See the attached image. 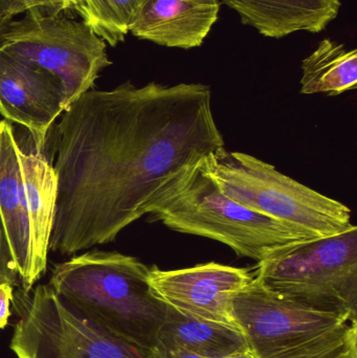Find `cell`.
Returning a JSON list of instances; mask_svg holds the SVG:
<instances>
[{"label":"cell","instance_id":"8fae6325","mask_svg":"<svg viewBox=\"0 0 357 358\" xmlns=\"http://www.w3.org/2000/svg\"><path fill=\"white\" fill-rule=\"evenodd\" d=\"M0 212L20 275L21 287L29 292L40 278L34 260L33 237L18 146L14 127L6 120L0 121Z\"/></svg>","mask_w":357,"mask_h":358},{"label":"cell","instance_id":"52a82bcc","mask_svg":"<svg viewBox=\"0 0 357 358\" xmlns=\"http://www.w3.org/2000/svg\"><path fill=\"white\" fill-rule=\"evenodd\" d=\"M0 50L58 80L68 108L90 90L101 71L111 64L106 42L84 21L39 10L12 21L1 36Z\"/></svg>","mask_w":357,"mask_h":358},{"label":"cell","instance_id":"277c9868","mask_svg":"<svg viewBox=\"0 0 357 358\" xmlns=\"http://www.w3.org/2000/svg\"><path fill=\"white\" fill-rule=\"evenodd\" d=\"M201 170L231 199L312 237H330L354 225L347 206L253 155L222 148L210 155Z\"/></svg>","mask_w":357,"mask_h":358},{"label":"cell","instance_id":"3957f363","mask_svg":"<svg viewBox=\"0 0 357 358\" xmlns=\"http://www.w3.org/2000/svg\"><path fill=\"white\" fill-rule=\"evenodd\" d=\"M232 313L254 358H357V322L286 300L256 277Z\"/></svg>","mask_w":357,"mask_h":358},{"label":"cell","instance_id":"4fadbf2b","mask_svg":"<svg viewBox=\"0 0 357 358\" xmlns=\"http://www.w3.org/2000/svg\"><path fill=\"white\" fill-rule=\"evenodd\" d=\"M14 136L22 169L36 273L41 278L46 271L50 252L48 245L57 198L56 174L52 164L46 157L45 146L38 144L27 128L20 132L14 130Z\"/></svg>","mask_w":357,"mask_h":358},{"label":"cell","instance_id":"ffe728a7","mask_svg":"<svg viewBox=\"0 0 357 358\" xmlns=\"http://www.w3.org/2000/svg\"><path fill=\"white\" fill-rule=\"evenodd\" d=\"M152 355L154 358H212L201 357V355L187 352V351L184 350H178V349H165L159 346L154 347V349L152 350ZM224 358H254V357L249 351V352L239 353V355Z\"/></svg>","mask_w":357,"mask_h":358},{"label":"cell","instance_id":"7402d4cb","mask_svg":"<svg viewBox=\"0 0 357 358\" xmlns=\"http://www.w3.org/2000/svg\"><path fill=\"white\" fill-rule=\"evenodd\" d=\"M13 20L10 19L6 18L3 14H2L1 10H0V39H1V36L3 35L4 31L8 29L10 23L12 22Z\"/></svg>","mask_w":357,"mask_h":358},{"label":"cell","instance_id":"6da1fadb","mask_svg":"<svg viewBox=\"0 0 357 358\" xmlns=\"http://www.w3.org/2000/svg\"><path fill=\"white\" fill-rule=\"evenodd\" d=\"M56 132L48 250L63 256L112 242L226 148L201 83L88 90Z\"/></svg>","mask_w":357,"mask_h":358},{"label":"cell","instance_id":"ac0fdd59","mask_svg":"<svg viewBox=\"0 0 357 358\" xmlns=\"http://www.w3.org/2000/svg\"><path fill=\"white\" fill-rule=\"evenodd\" d=\"M0 10L6 18L29 10H39L48 14H60L63 10H71L67 0H0Z\"/></svg>","mask_w":357,"mask_h":358},{"label":"cell","instance_id":"d6986e66","mask_svg":"<svg viewBox=\"0 0 357 358\" xmlns=\"http://www.w3.org/2000/svg\"><path fill=\"white\" fill-rule=\"evenodd\" d=\"M0 284H8L13 287L21 285L20 275L17 269L16 261H15L1 212H0Z\"/></svg>","mask_w":357,"mask_h":358},{"label":"cell","instance_id":"8992f818","mask_svg":"<svg viewBox=\"0 0 357 358\" xmlns=\"http://www.w3.org/2000/svg\"><path fill=\"white\" fill-rule=\"evenodd\" d=\"M255 277L286 300L357 322V227L287 246L258 263Z\"/></svg>","mask_w":357,"mask_h":358},{"label":"cell","instance_id":"44dd1931","mask_svg":"<svg viewBox=\"0 0 357 358\" xmlns=\"http://www.w3.org/2000/svg\"><path fill=\"white\" fill-rule=\"evenodd\" d=\"M13 298H14L13 286L8 284H0V329H3L8 325Z\"/></svg>","mask_w":357,"mask_h":358},{"label":"cell","instance_id":"2e32d148","mask_svg":"<svg viewBox=\"0 0 357 358\" xmlns=\"http://www.w3.org/2000/svg\"><path fill=\"white\" fill-rule=\"evenodd\" d=\"M301 94L339 96L357 85V50L324 39L302 63Z\"/></svg>","mask_w":357,"mask_h":358},{"label":"cell","instance_id":"603a6c76","mask_svg":"<svg viewBox=\"0 0 357 358\" xmlns=\"http://www.w3.org/2000/svg\"><path fill=\"white\" fill-rule=\"evenodd\" d=\"M68 1L69 8H73V10L79 12L81 8L82 4H83L84 0H67Z\"/></svg>","mask_w":357,"mask_h":358},{"label":"cell","instance_id":"5b68a950","mask_svg":"<svg viewBox=\"0 0 357 358\" xmlns=\"http://www.w3.org/2000/svg\"><path fill=\"white\" fill-rule=\"evenodd\" d=\"M149 215L172 231L215 240L258 263L287 246L314 239L231 199L201 167Z\"/></svg>","mask_w":357,"mask_h":358},{"label":"cell","instance_id":"ba28073f","mask_svg":"<svg viewBox=\"0 0 357 358\" xmlns=\"http://www.w3.org/2000/svg\"><path fill=\"white\" fill-rule=\"evenodd\" d=\"M13 301L20 320L10 349L18 358H154L82 317L48 284Z\"/></svg>","mask_w":357,"mask_h":358},{"label":"cell","instance_id":"5bb4252c","mask_svg":"<svg viewBox=\"0 0 357 358\" xmlns=\"http://www.w3.org/2000/svg\"><path fill=\"white\" fill-rule=\"evenodd\" d=\"M243 24L261 35L282 38L297 31L320 33L337 18L341 0H221Z\"/></svg>","mask_w":357,"mask_h":358},{"label":"cell","instance_id":"7a4b0ae2","mask_svg":"<svg viewBox=\"0 0 357 358\" xmlns=\"http://www.w3.org/2000/svg\"><path fill=\"white\" fill-rule=\"evenodd\" d=\"M149 271L136 257L92 250L56 265L48 285L88 321L152 351L168 306L151 290Z\"/></svg>","mask_w":357,"mask_h":358},{"label":"cell","instance_id":"9c48e42d","mask_svg":"<svg viewBox=\"0 0 357 358\" xmlns=\"http://www.w3.org/2000/svg\"><path fill=\"white\" fill-rule=\"evenodd\" d=\"M254 278L251 269L210 262L173 271L153 266L148 281L154 296L182 315L237 327L233 298Z\"/></svg>","mask_w":357,"mask_h":358},{"label":"cell","instance_id":"7c38bea8","mask_svg":"<svg viewBox=\"0 0 357 358\" xmlns=\"http://www.w3.org/2000/svg\"><path fill=\"white\" fill-rule=\"evenodd\" d=\"M219 6V0H146L130 33L167 48H198L217 21Z\"/></svg>","mask_w":357,"mask_h":358},{"label":"cell","instance_id":"9a60e30c","mask_svg":"<svg viewBox=\"0 0 357 358\" xmlns=\"http://www.w3.org/2000/svg\"><path fill=\"white\" fill-rule=\"evenodd\" d=\"M156 346L212 358L228 357L249 351L238 328L187 317L169 306Z\"/></svg>","mask_w":357,"mask_h":358},{"label":"cell","instance_id":"e0dca14e","mask_svg":"<svg viewBox=\"0 0 357 358\" xmlns=\"http://www.w3.org/2000/svg\"><path fill=\"white\" fill-rule=\"evenodd\" d=\"M146 0H84L79 14L96 36L115 46L125 40Z\"/></svg>","mask_w":357,"mask_h":358},{"label":"cell","instance_id":"30bf717a","mask_svg":"<svg viewBox=\"0 0 357 358\" xmlns=\"http://www.w3.org/2000/svg\"><path fill=\"white\" fill-rule=\"evenodd\" d=\"M66 109L56 78L0 50V113L6 121L27 128L45 146L50 127Z\"/></svg>","mask_w":357,"mask_h":358}]
</instances>
